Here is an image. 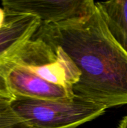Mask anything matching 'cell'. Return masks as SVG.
Wrapping results in <instances>:
<instances>
[{
  "instance_id": "5",
  "label": "cell",
  "mask_w": 127,
  "mask_h": 128,
  "mask_svg": "<svg viewBox=\"0 0 127 128\" xmlns=\"http://www.w3.org/2000/svg\"><path fill=\"white\" fill-rule=\"evenodd\" d=\"M10 92L16 97L38 100H64L75 96L70 88L51 83L23 66L16 68L7 79Z\"/></svg>"
},
{
  "instance_id": "9",
  "label": "cell",
  "mask_w": 127,
  "mask_h": 128,
  "mask_svg": "<svg viewBox=\"0 0 127 128\" xmlns=\"http://www.w3.org/2000/svg\"><path fill=\"white\" fill-rule=\"evenodd\" d=\"M118 128H127V116L123 118L119 124Z\"/></svg>"
},
{
  "instance_id": "7",
  "label": "cell",
  "mask_w": 127,
  "mask_h": 128,
  "mask_svg": "<svg viewBox=\"0 0 127 128\" xmlns=\"http://www.w3.org/2000/svg\"><path fill=\"white\" fill-rule=\"evenodd\" d=\"M16 98L0 93V128H35L13 108Z\"/></svg>"
},
{
  "instance_id": "8",
  "label": "cell",
  "mask_w": 127,
  "mask_h": 128,
  "mask_svg": "<svg viewBox=\"0 0 127 128\" xmlns=\"http://www.w3.org/2000/svg\"><path fill=\"white\" fill-rule=\"evenodd\" d=\"M6 20V14L3 8H0V29L4 26Z\"/></svg>"
},
{
  "instance_id": "3",
  "label": "cell",
  "mask_w": 127,
  "mask_h": 128,
  "mask_svg": "<svg viewBox=\"0 0 127 128\" xmlns=\"http://www.w3.org/2000/svg\"><path fill=\"white\" fill-rule=\"evenodd\" d=\"M41 20L29 14L6 16L0 29V93L13 96L9 91L7 79L19 66H28L34 46L33 36Z\"/></svg>"
},
{
  "instance_id": "1",
  "label": "cell",
  "mask_w": 127,
  "mask_h": 128,
  "mask_svg": "<svg viewBox=\"0 0 127 128\" xmlns=\"http://www.w3.org/2000/svg\"><path fill=\"white\" fill-rule=\"evenodd\" d=\"M61 47L79 69L74 94L106 109L127 104V52L111 34L97 6L87 16L41 22L34 34Z\"/></svg>"
},
{
  "instance_id": "4",
  "label": "cell",
  "mask_w": 127,
  "mask_h": 128,
  "mask_svg": "<svg viewBox=\"0 0 127 128\" xmlns=\"http://www.w3.org/2000/svg\"><path fill=\"white\" fill-rule=\"evenodd\" d=\"M2 8L6 16L29 14L41 22L58 23L83 17L95 8L93 0H4Z\"/></svg>"
},
{
  "instance_id": "2",
  "label": "cell",
  "mask_w": 127,
  "mask_h": 128,
  "mask_svg": "<svg viewBox=\"0 0 127 128\" xmlns=\"http://www.w3.org/2000/svg\"><path fill=\"white\" fill-rule=\"evenodd\" d=\"M13 110L35 128H77L103 116L106 108L76 95L64 100L16 97Z\"/></svg>"
},
{
  "instance_id": "6",
  "label": "cell",
  "mask_w": 127,
  "mask_h": 128,
  "mask_svg": "<svg viewBox=\"0 0 127 128\" xmlns=\"http://www.w3.org/2000/svg\"><path fill=\"white\" fill-rule=\"evenodd\" d=\"M96 6L112 36L127 52V0L97 2Z\"/></svg>"
}]
</instances>
